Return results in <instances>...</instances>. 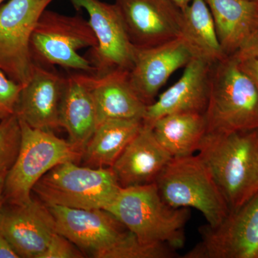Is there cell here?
Listing matches in <instances>:
<instances>
[{
    "instance_id": "cell-1",
    "label": "cell",
    "mask_w": 258,
    "mask_h": 258,
    "mask_svg": "<svg viewBox=\"0 0 258 258\" xmlns=\"http://www.w3.org/2000/svg\"><path fill=\"white\" fill-rule=\"evenodd\" d=\"M198 152L230 211L257 192L258 129L227 134L207 132Z\"/></svg>"
},
{
    "instance_id": "cell-2",
    "label": "cell",
    "mask_w": 258,
    "mask_h": 258,
    "mask_svg": "<svg viewBox=\"0 0 258 258\" xmlns=\"http://www.w3.org/2000/svg\"><path fill=\"white\" fill-rule=\"evenodd\" d=\"M105 210L142 242L168 244L176 249L184 245L189 209L168 205L161 198L156 183L121 187Z\"/></svg>"
},
{
    "instance_id": "cell-3",
    "label": "cell",
    "mask_w": 258,
    "mask_h": 258,
    "mask_svg": "<svg viewBox=\"0 0 258 258\" xmlns=\"http://www.w3.org/2000/svg\"><path fill=\"white\" fill-rule=\"evenodd\" d=\"M207 132L233 133L258 129V91L235 56L212 66L205 113Z\"/></svg>"
},
{
    "instance_id": "cell-4",
    "label": "cell",
    "mask_w": 258,
    "mask_h": 258,
    "mask_svg": "<svg viewBox=\"0 0 258 258\" xmlns=\"http://www.w3.org/2000/svg\"><path fill=\"white\" fill-rule=\"evenodd\" d=\"M121 186L110 168H91L66 161L55 166L32 189L47 206L106 210Z\"/></svg>"
},
{
    "instance_id": "cell-5",
    "label": "cell",
    "mask_w": 258,
    "mask_h": 258,
    "mask_svg": "<svg viewBox=\"0 0 258 258\" xmlns=\"http://www.w3.org/2000/svg\"><path fill=\"white\" fill-rule=\"evenodd\" d=\"M20 123V150L5 181L4 203L10 205L28 203L34 186L46 173L66 161L77 163L82 156L69 141L54 132L32 128L21 120Z\"/></svg>"
},
{
    "instance_id": "cell-6",
    "label": "cell",
    "mask_w": 258,
    "mask_h": 258,
    "mask_svg": "<svg viewBox=\"0 0 258 258\" xmlns=\"http://www.w3.org/2000/svg\"><path fill=\"white\" fill-rule=\"evenodd\" d=\"M155 183L168 205L198 210L211 227L221 223L230 213L221 190L198 155L172 158Z\"/></svg>"
},
{
    "instance_id": "cell-7",
    "label": "cell",
    "mask_w": 258,
    "mask_h": 258,
    "mask_svg": "<svg viewBox=\"0 0 258 258\" xmlns=\"http://www.w3.org/2000/svg\"><path fill=\"white\" fill-rule=\"evenodd\" d=\"M97 44L89 22L81 15L69 16L45 10L32 32L30 52L34 63L95 74L91 61L79 51L94 48Z\"/></svg>"
},
{
    "instance_id": "cell-8",
    "label": "cell",
    "mask_w": 258,
    "mask_h": 258,
    "mask_svg": "<svg viewBox=\"0 0 258 258\" xmlns=\"http://www.w3.org/2000/svg\"><path fill=\"white\" fill-rule=\"evenodd\" d=\"M52 0H9L0 7V70L23 86L34 62L30 39L40 15Z\"/></svg>"
},
{
    "instance_id": "cell-9",
    "label": "cell",
    "mask_w": 258,
    "mask_h": 258,
    "mask_svg": "<svg viewBox=\"0 0 258 258\" xmlns=\"http://www.w3.org/2000/svg\"><path fill=\"white\" fill-rule=\"evenodd\" d=\"M202 240L184 258H258V191L215 227L200 229Z\"/></svg>"
},
{
    "instance_id": "cell-10",
    "label": "cell",
    "mask_w": 258,
    "mask_h": 258,
    "mask_svg": "<svg viewBox=\"0 0 258 258\" xmlns=\"http://www.w3.org/2000/svg\"><path fill=\"white\" fill-rule=\"evenodd\" d=\"M78 10L88 13V22L97 39V46L91 48L89 60L95 74L111 71H129L135 60L137 48L128 36L119 11L115 4L101 0H70Z\"/></svg>"
},
{
    "instance_id": "cell-11",
    "label": "cell",
    "mask_w": 258,
    "mask_h": 258,
    "mask_svg": "<svg viewBox=\"0 0 258 258\" xmlns=\"http://www.w3.org/2000/svg\"><path fill=\"white\" fill-rule=\"evenodd\" d=\"M131 42L150 48L180 37L182 10L171 0H115Z\"/></svg>"
},
{
    "instance_id": "cell-12",
    "label": "cell",
    "mask_w": 258,
    "mask_h": 258,
    "mask_svg": "<svg viewBox=\"0 0 258 258\" xmlns=\"http://www.w3.org/2000/svg\"><path fill=\"white\" fill-rule=\"evenodd\" d=\"M48 208L55 219L56 232L93 257L101 258L127 231L115 217L103 209L86 210L56 205Z\"/></svg>"
},
{
    "instance_id": "cell-13",
    "label": "cell",
    "mask_w": 258,
    "mask_h": 258,
    "mask_svg": "<svg viewBox=\"0 0 258 258\" xmlns=\"http://www.w3.org/2000/svg\"><path fill=\"white\" fill-rule=\"evenodd\" d=\"M0 232L23 258H39L56 232L48 206L38 198L23 205L4 203L0 210Z\"/></svg>"
},
{
    "instance_id": "cell-14",
    "label": "cell",
    "mask_w": 258,
    "mask_h": 258,
    "mask_svg": "<svg viewBox=\"0 0 258 258\" xmlns=\"http://www.w3.org/2000/svg\"><path fill=\"white\" fill-rule=\"evenodd\" d=\"M66 79L53 68L34 63L31 77L22 86L15 115L32 128L52 132L60 128Z\"/></svg>"
},
{
    "instance_id": "cell-15",
    "label": "cell",
    "mask_w": 258,
    "mask_h": 258,
    "mask_svg": "<svg viewBox=\"0 0 258 258\" xmlns=\"http://www.w3.org/2000/svg\"><path fill=\"white\" fill-rule=\"evenodd\" d=\"M194 55L181 37L150 48L137 49L128 71L131 86L147 106L152 104L171 75L186 67Z\"/></svg>"
},
{
    "instance_id": "cell-16",
    "label": "cell",
    "mask_w": 258,
    "mask_h": 258,
    "mask_svg": "<svg viewBox=\"0 0 258 258\" xmlns=\"http://www.w3.org/2000/svg\"><path fill=\"white\" fill-rule=\"evenodd\" d=\"M212 66L195 57L190 61L181 78L147 106L143 123L152 125L161 117L172 113L204 114L210 97Z\"/></svg>"
},
{
    "instance_id": "cell-17",
    "label": "cell",
    "mask_w": 258,
    "mask_h": 258,
    "mask_svg": "<svg viewBox=\"0 0 258 258\" xmlns=\"http://www.w3.org/2000/svg\"><path fill=\"white\" fill-rule=\"evenodd\" d=\"M171 159L156 139L152 127L143 123L111 169L121 187L152 184Z\"/></svg>"
},
{
    "instance_id": "cell-18",
    "label": "cell",
    "mask_w": 258,
    "mask_h": 258,
    "mask_svg": "<svg viewBox=\"0 0 258 258\" xmlns=\"http://www.w3.org/2000/svg\"><path fill=\"white\" fill-rule=\"evenodd\" d=\"M89 88L96 106L98 125L110 119L143 120L147 105L134 92L128 71H111L104 74H80Z\"/></svg>"
},
{
    "instance_id": "cell-19",
    "label": "cell",
    "mask_w": 258,
    "mask_h": 258,
    "mask_svg": "<svg viewBox=\"0 0 258 258\" xmlns=\"http://www.w3.org/2000/svg\"><path fill=\"white\" fill-rule=\"evenodd\" d=\"M205 1L213 18L224 53L235 55L248 44L258 30V1Z\"/></svg>"
},
{
    "instance_id": "cell-20",
    "label": "cell",
    "mask_w": 258,
    "mask_h": 258,
    "mask_svg": "<svg viewBox=\"0 0 258 258\" xmlns=\"http://www.w3.org/2000/svg\"><path fill=\"white\" fill-rule=\"evenodd\" d=\"M60 128L69 134V141L81 152L98 126L94 101L80 74L70 75L61 103Z\"/></svg>"
},
{
    "instance_id": "cell-21",
    "label": "cell",
    "mask_w": 258,
    "mask_h": 258,
    "mask_svg": "<svg viewBox=\"0 0 258 258\" xmlns=\"http://www.w3.org/2000/svg\"><path fill=\"white\" fill-rule=\"evenodd\" d=\"M143 120L110 119L99 123L83 150V165L110 168L138 134Z\"/></svg>"
},
{
    "instance_id": "cell-22",
    "label": "cell",
    "mask_w": 258,
    "mask_h": 258,
    "mask_svg": "<svg viewBox=\"0 0 258 258\" xmlns=\"http://www.w3.org/2000/svg\"><path fill=\"white\" fill-rule=\"evenodd\" d=\"M151 126L159 143L172 158L194 155L207 133L205 115L201 113L164 115Z\"/></svg>"
},
{
    "instance_id": "cell-23",
    "label": "cell",
    "mask_w": 258,
    "mask_h": 258,
    "mask_svg": "<svg viewBox=\"0 0 258 258\" xmlns=\"http://www.w3.org/2000/svg\"><path fill=\"white\" fill-rule=\"evenodd\" d=\"M180 37L194 57L213 64L227 57L219 41L216 28L205 0H191L182 10Z\"/></svg>"
},
{
    "instance_id": "cell-24",
    "label": "cell",
    "mask_w": 258,
    "mask_h": 258,
    "mask_svg": "<svg viewBox=\"0 0 258 258\" xmlns=\"http://www.w3.org/2000/svg\"><path fill=\"white\" fill-rule=\"evenodd\" d=\"M176 249L165 243H145L127 230L124 235L101 258H172Z\"/></svg>"
},
{
    "instance_id": "cell-25",
    "label": "cell",
    "mask_w": 258,
    "mask_h": 258,
    "mask_svg": "<svg viewBox=\"0 0 258 258\" xmlns=\"http://www.w3.org/2000/svg\"><path fill=\"white\" fill-rule=\"evenodd\" d=\"M21 127L16 115L0 121V174L8 173L20 150Z\"/></svg>"
},
{
    "instance_id": "cell-26",
    "label": "cell",
    "mask_w": 258,
    "mask_h": 258,
    "mask_svg": "<svg viewBox=\"0 0 258 258\" xmlns=\"http://www.w3.org/2000/svg\"><path fill=\"white\" fill-rule=\"evenodd\" d=\"M22 86L0 70V121L15 114Z\"/></svg>"
},
{
    "instance_id": "cell-27",
    "label": "cell",
    "mask_w": 258,
    "mask_h": 258,
    "mask_svg": "<svg viewBox=\"0 0 258 258\" xmlns=\"http://www.w3.org/2000/svg\"><path fill=\"white\" fill-rule=\"evenodd\" d=\"M84 255L77 246L56 232L39 258H83Z\"/></svg>"
},
{
    "instance_id": "cell-28",
    "label": "cell",
    "mask_w": 258,
    "mask_h": 258,
    "mask_svg": "<svg viewBox=\"0 0 258 258\" xmlns=\"http://www.w3.org/2000/svg\"><path fill=\"white\" fill-rule=\"evenodd\" d=\"M234 56L239 59L254 58L258 60V30L248 44Z\"/></svg>"
},
{
    "instance_id": "cell-29",
    "label": "cell",
    "mask_w": 258,
    "mask_h": 258,
    "mask_svg": "<svg viewBox=\"0 0 258 258\" xmlns=\"http://www.w3.org/2000/svg\"><path fill=\"white\" fill-rule=\"evenodd\" d=\"M237 59L240 60L244 72L248 75L255 84L258 91V60L254 58Z\"/></svg>"
},
{
    "instance_id": "cell-30",
    "label": "cell",
    "mask_w": 258,
    "mask_h": 258,
    "mask_svg": "<svg viewBox=\"0 0 258 258\" xmlns=\"http://www.w3.org/2000/svg\"><path fill=\"white\" fill-rule=\"evenodd\" d=\"M0 258H20L13 246L0 232Z\"/></svg>"
},
{
    "instance_id": "cell-31",
    "label": "cell",
    "mask_w": 258,
    "mask_h": 258,
    "mask_svg": "<svg viewBox=\"0 0 258 258\" xmlns=\"http://www.w3.org/2000/svg\"><path fill=\"white\" fill-rule=\"evenodd\" d=\"M7 173L0 174V210L4 205V186Z\"/></svg>"
},
{
    "instance_id": "cell-32",
    "label": "cell",
    "mask_w": 258,
    "mask_h": 258,
    "mask_svg": "<svg viewBox=\"0 0 258 258\" xmlns=\"http://www.w3.org/2000/svg\"><path fill=\"white\" fill-rule=\"evenodd\" d=\"M174 4L177 5L181 10H184L191 3V0H171Z\"/></svg>"
},
{
    "instance_id": "cell-33",
    "label": "cell",
    "mask_w": 258,
    "mask_h": 258,
    "mask_svg": "<svg viewBox=\"0 0 258 258\" xmlns=\"http://www.w3.org/2000/svg\"><path fill=\"white\" fill-rule=\"evenodd\" d=\"M3 1H4V0H0V5H1V3H3Z\"/></svg>"
},
{
    "instance_id": "cell-34",
    "label": "cell",
    "mask_w": 258,
    "mask_h": 258,
    "mask_svg": "<svg viewBox=\"0 0 258 258\" xmlns=\"http://www.w3.org/2000/svg\"><path fill=\"white\" fill-rule=\"evenodd\" d=\"M255 1H258V0H255Z\"/></svg>"
}]
</instances>
